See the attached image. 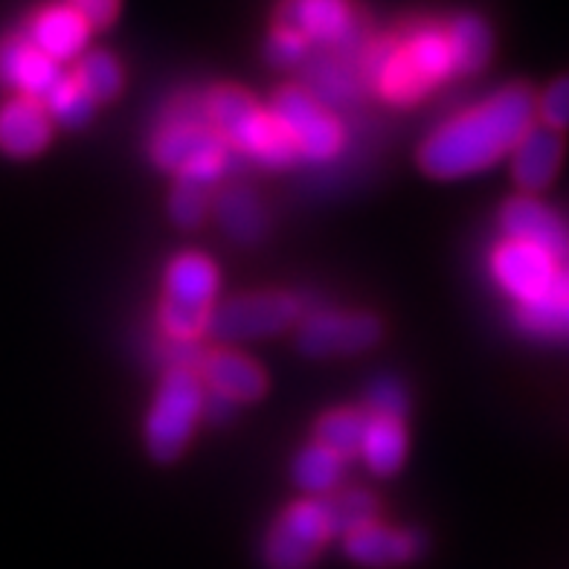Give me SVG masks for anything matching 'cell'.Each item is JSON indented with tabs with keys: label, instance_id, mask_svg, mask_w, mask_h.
Wrapping results in <instances>:
<instances>
[{
	"label": "cell",
	"instance_id": "15",
	"mask_svg": "<svg viewBox=\"0 0 569 569\" xmlns=\"http://www.w3.org/2000/svg\"><path fill=\"white\" fill-rule=\"evenodd\" d=\"M421 538L407 529H387V526L372 523L358 526L343 535V552L349 561L372 569H392L401 563L416 561L421 555Z\"/></svg>",
	"mask_w": 569,
	"mask_h": 569
},
{
	"label": "cell",
	"instance_id": "20",
	"mask_svg": "<svg viewBox=\"0 0 569 569\" xmlns=\"http://www.w3.org/2000/svg\"><path fill=\"white\" fill-rule=\"evenodd\" d=\"M360 457L367 468L378 477H390L401 468L407 457V430L405 419H387V416H367V430L360 442Z\"/></svg>",
	"mask_w": 569,
	"mask_h": 569
},
{
	"label": "cell",
	"instance_id": "24",
	"mask_svg": "<svg viewBox=\"0 0 569 569\" xmlns=\"http://www.w3.org/2000/svg\"><path fill=\"white\" fill-rule=\"evenodd\" d=\"M363 430H367V412L343 407V410L326 412L317 421V442L338 453L340 459L360 457V442H363Z\"/></svg>",
	"mask_w": 569,
	"mask_h": 569
},
{
	"label": "cell",
	"instance_id": "4",
	"mask_svg": "<svg viewBox=\"0 0 569 569\" xmlns=\"http://www.w3.org/2000/svg\"><path fill=\"white\" fill-rule=\"evenodd\" d=\"M203 401L207 392L201 375L187 363H178L160 378L146 419V448L151 457L158 462H172L183 453L203 416Z\"/></svg>",
	"mask_w": 569,
	"mask_h": 569
},
{
	"label": "cell",
	"instance_id": "5",
	"mask_svg": "<svg viewBox=\"0 0 569 569\" xmlns=\"http://www.w3.org/2000/svg\"><path fill=\"white\" fill-rule=\"evenodd\" d=\"M218 268L201 253L178 256L166 270V297L160 322L174 340H196L210 329Z\"/></svg>",
	"mask_w": 569,
	"mask_h": 569
},
{
	"label": "cell",
	"instance_id": "27",
	"mask_svg": "<svg viewBox=\"0 0 569 569\" xmlns=\"http://www.w3.org/2000/svg\"><path fill=\"white\" fill-rule=\"evenodd\" d=\"M44 111L50 113V120H56L64 128H82L90 122L97 102L84 93V88L76 82L73 76H61L59 82L50 88L44 99H41Z\"/></svg>",
	"mask_w": 569,
	"mask_h": 569
},
{
	"label": "cell",
	"instance_id": "13",
	"mask_svg": "<svg viewBox=\"0 0 569 569\" xmlns=\"http://www.w3.org/2000/svg\"><path fill=\"white\" fill-rule=\"evenodd\" d=\"M198 375L212 396L224 398L230 405L259 401L268 390V375L262 372V367L236 349H216L207 355Z\"/></svg>",
	"mask_w": 569,
	"mask_h": 569
},
{
	"label": "cell",
	"instance_id": "26",
	"mask_svg": "<svg viewBox=\"0 0 569 569\" xmlns=\"http://www.w3.org/2000/svg\"><path fill=\"white\" fill-rule=\"evenodd\" d=\"M73 79L84 88L93 102H108V99H117L122 90V64L117 61V56L106 53V50H90L79 59L76 64Z\"/></svg>",
	"mask_w": 569,
	"mask_h": 569
},
{
	"label": "cell",
	"instance_id": "17",
	"mask_svg": "<svg viewBox=\"0 0 569 569\" xmlns=\"http://www.w3.org/2000/svg\"><path fill=\"white\" fill-rule=\"evenodd\" d=\"M59 79V64L47 59L41 50H36L27 36L0 41V82L16 88L21 97L41 102Z\"/></svg>",
	"mask_w": 569,
	"mask_h": 569
},
{
	"label": "cell",
	"instance_id": "28",
	"mask_svg": "<svg viewBox=\"0 0 569 569\" xmlns=\"http://www.w3.org/2000/svg\"><path fill=\"white\" fill-rule=\"evenodd\" d=\"M331 517V529L335 535L340 532H352L358 526H367L375 520V497L367 495V491H343L335 500L326 502Z\"/></svg>",
	"mask_w": 569,
	"mask_h": 569
},
{
	"label": "cell",
	"instance_id": "14",
	"mask_svg": "<svg viewBox=\"0 0 569 569\" xmlns=\"http://www.w3.org/2000/svg\"><path fill=\"white\" fill-rule=\"evenodd\" d=\"M511 178L523 196L547 189L563 163V137L547 126H532L511 149Z\"/></svg>",
	"mask_w": 569,
	"mask_h": 569
},
{
	"label": "cell",
	"instance_id": "7",
	"mask_svg": "<svg viewBox=\"0 0 569 569\" xmlns=\"http://www.w3.org/2000/svg\"><path fill=\"white\" fill-rule=\"evenodd\" d=\"M331 535L335 529L326 502H293L279 515L264 540V563L268 569H311Z\"/></svg>",
	"mask_w": 569,
	"mask_h": 569
},
{
	"label": "cell",
	"instance_id": "25",
	"mask_svg": "<svg viewBox=\"0 0 569 569\" xmlns=\"http://www.w3.org/2000/svg\"><path fill=\"white\" fill-rule=\"evenodd\" d=\"M343 477V459L322 448L320 442L308 445L293 459V480L308 495H329Z\"/></svg>",
	"mask_w": 569,
	"mask_h": 569
},
{
	"label": "cell",
	"instance_id": "31",
	"mask_svg": "<svg viewBox=\"0 0 569 569\" xmlns=\"http://www.w3.org/2000/svg\"><path fill=\"white\" fill-rule=\"evenodd\" d=\"M407 392L396 378H378L367 390V416H387V419H405Z\"/></svg>",
	"mask_w": 569,
	"mask_h": 569
},
{
	"label": "cell",
	"instance_id": "30",
	"mask_svg": "<svg viewBox=\"0 0 569 569\" xmlns=\"http://www.w3.org/2000/svg\"><path fill=\"white\" fill-rule=\"evenodd\" d=\"M169 216L178 227H198L207 216V196H203V187L196 183H183L178 180V187L172 189V198H169Z\"/></svg>",
	"mask_w": 569,
	"mask_h": 569
},
{
	"label": "cell",
	"instance_id": "9",
	"mask_svg": "<svg viewBox=\"0 0 569 569\" xmlns=\"http://www.w3.org/2000/svg\"><path fill=\"white\" fill-rule=\"evenodd\" d=\"M381 340L378 317L363 311H317L297 331V346L308 358H338L372 349Z\"/></svg>",
	"mask_w": 569,
	"mask_h": 569
},
{
	"label": "cell",
	"instance_id": "12",
	"mask_svg": "<svg viewBox=\"0 0 569 569\" xmlns=\"http://www.w3.org/2000/svg\"><path fill=\"white\" fill-rule=\"evenodd\" d=\"M511 315L517 329L529 338L569 343V253L558 259V268L538 300L511 308Z\"/></svg>",
	"mask_w": 569,
	"mask_h": 569
},
{
	"label": "cell",
	"instance_id": "1",
	"mask_svg": "<svg viewBox=\"0 0 569 569\" xmlns=\"http://www.w3.org/2000/svg\"><path fill=\"white\" fill-rule=\"evenodd\" d=\"M532 126V90L526 84H509L436 128L419 149L421 172L433 180H457L482 172L511 154L517 140Z\"/></svg>",
	"mask_w": 569,
	"mask_h": 569
},
{
	"label": "cell",
	"instance_id": "23",
	"mask_svg": "<svg viewBox=\"0 0 569 569\" xmlns=\"http://www.w3.org/2000/svg\"><path fill=\"white\" fill-rule=\"evenodd\" d=\"M218 221L230 232L236 241H256L264 236V227H268V216H264L262 203L256 201L253 192L248 189H227L224 196L218 198Z\"/></svg>",
	"mask_w": 569,
	"mask_h": 569
},
{
	"label": "cell",
	"instance_id": "33",
	"mask_svg": "<svg viewBox=\"0 0 569 569\" xmlns=\"http://www.w3.org/2000/svg\"><path fill=\"white\" fill-rule=\"evenodd\" d=\"M68 7L88 23V30H108L120 16V0H68Z\"/></svg>",
	"mask_w": 569,
	"mask_h": 569
},
{
	"label": "cell",
	"instance_id": "21",
	"mask_svg": "<svg viewBox=\"0 0 569 569\" xmlns=\"http://www.w3.org/2000/svg\"><path fill=\"white\" fill-rule=\"evenodd\" d=\"M445 38H448L450 56L459 73H480L495 53V32L480 16H471V12L453 18Z\"/></svg>",
	"mask_w": 569,
	"mask_h": 569
},
{
	"label": "cell",
	"instance_id": "16",
	"mask_svg": "<svg viewBox=\"0 0 569 569\" xmlns=\"http://www.w3.org/2000/svg\"><path fill=\"white\" fill-rule=\"evenodd\" d=\"M53 120L38 99L16 97L0 108V151L9 158H36L50 146Z\"/></svg>",
	"mask_w": 569,
	"mask_h": 569
},
{
	"label": "cell",
	"instance_id": "3",
	"mask_svg": "<svg viewBox=\"0 0 569 569\" xmlns=\"http://www.w3.org/2000/svg\"><path fill=\"white\" fill-rule=\"evenodd\" d=\"M151 158L160 169L172 172L183 183L207 187L227 169L230 146L203 113L180 111L160 126L151 140Z\"/></svg>",
	"mask_w": 569,
	"mask_h": 569
},
{
	"label": "cell",
	"instance_id": "32",
	"mask_svg": "<svg viewBox=\"0 0 569 569\" xmlns=\"http://www.w3.org/2000/svg\"><path fill=\"white\" fill-rule=\"evenodd\" d=\"M308 41L300 36V32L288 30L279 23L273 36L268 41V59L277 64V68H293V64H300L306 59Z\"/></svg>",
	"mask_w": 569,
	"mask_h": 569
},
{
	"label": "cell",
	"instance_id": "19",
	"mask_svg": "<svg viewBox=\"0 0 569 569\" xmlns=\"http://www.w3.org/2000/svg\"><path fill=\"white\" fill-rule=\"evenodd\" d=\"M88 23L76 16L73 9L64 7H47L44 12H38L30 23V44L47 56L50 61H70L79 59L88 44Z\"/></svg>",
	"mask_w": 569,
	"mask_h": 569
},
{
	"label": "cell",
	"instance_id": "29",
	"mask_svg": "<svg viewBox=\"0 0 569 569\" xmlns=\"http://www.w3.org/2000/svg\"><path fill=\"white\" fill-rule=\"evenodd\" d=\"M535 117H540V126L552 128V131H567L569 128V76H558L549 84L540 99H535Z\"/></svg>",
	"mask_w": 569,
	"mask_h": 569
},
{
	"label": "cell",
	"instance_id": "2",
	"mask_svg": "<svg viewBox=\"0 0 569 569\" xmlns=\"http://www.w3.org/2000/svg\"><path fill=\"white\" fill-rule=\"evenodd\" d=\"M203 117L224 137L227 146L239 149L262 166H288L297 151L268 111L256 106L241 88H216L203 102Z\"/></svg>",
	"mask_w": 569,
	"mask_h": 569
},
{
	"label": "cell",
	"instance_id": "11",
	"mask_svg": "<svg viewBox=\"0 0 569 569\" xmlns=\"http://www.w3.org/2000/svg\"><path fill=\"white\" fill-rule=\"evenodd\" d=\"M500 227L502 239L523 241L552 256H563L569 250L567 218L549 210L547 203H540L532 196L511 198L500 212Z\"/></svg>",
	"mask_w": 569,
	"mask_h": 569
},
{
	"label": "cell",
	"instance_id": "22",
	"mask_svg": "<svg viewBox=\"0 0 569 569\" xmlns=\"http://www.w3.org/2000/svg\"><path fill=\"white\" fill-rule=\"evenodd\" d=\"M401 56H405L407 68L419 79V84L425 90L430 84L445 82L448 76L457 73V64H453L448 38H445L442 30H419L407 41Z\"/></svg>",
	"mask_w": 569,
	"mask_h": 569
},
{
	"label": "cell",
	"instance_id": "18",
	"mask_svg": "<svg viewBox=\"0 0 569 569\" xmlns=\"http://www.w3.org/2000/svg\"><path fill=\"white\" fill-rule=\"evenodd\" d=\"M282 27L300 32L306 41L340 44L352 32V12L346 0H288L282 7Z\"/></svg>",
	"mask_w": 569,
	"mask_h": 569
},
{
	"label": "cell",
	"instance_id": "10",
	"mask_svg": "<svg viewBox=\"0 0 569 569\" xmlns=\"http://www.w3.org/2000/svg\"><path fill=\"white\" fill-rule=\"evenodd\" d=\"M558 259L561 256H552L547 250L523 244V241L502 239L491 250V277H495L497 288L511 300V308H520L543 293L558 268Z\"/></svg>",
	"mask_w": 569,
	"mask_h": 569
},
{
	"label": "cell",
	"instance_id": "6",
	"mask_svg": "<svg viewBox=\"0 0 569 569\" xmlns=\"http://www.w3.org/2000/svg\"><path fill=\"white\" fill-rule=\"evenodd\" d=\"M270 117L297 151V158L322 163L331 160L343 146V126L335 113L317 102L306 88H282L270 99Z\"/></svg>",
	"mask_w": 569,
	"mask_h": 569
},
{
	"label": "cell",
	"instance_id": "34",
	"mask_svg": "<svg viewBox=\"0 0 569 569\" xmlns=\"http://www.w3.org/2000/svg\"><path fill=\"white\" fill-rule=\"evenodd\" d=\"M317 88L331 99H349L355 93L352 76L340 70L338 64H322V70L317 73Z\"/></svg>",
	"mask_w": 569,
	"mask_h": 569
},
{
	"label": "cell",
	"instance_id": "8",
	"mask_svg": "<svg viewBox=\"0 0 569 569\" xmlns=\"http://www.w3.org/2000/svg\"><path fill=\"white\" fill-rule=\"evenodd\" d=\"M300 300L291 293H248V297H236L218 311H212L210 331L227 343L270 338V335L291 329L293 322L300 320Z\"/></svg>",
	"mask_w": 569,
	"mask_h": 569
}]
</instances>
